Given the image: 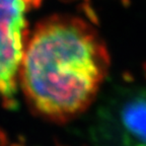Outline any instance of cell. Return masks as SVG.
<instances>
[{
    "instance_id": "3",
    "label": "cell",
    "mask_w": 146,
    "mask_h": 146,
    "mask_svg": "<svg viewBox=\"0 0 146 146\" xmlns=\"http://www.w3.org/2000/svg\"><path fill=\"white\" fill-rule=\"evenodd\" d=\"M42 0H0V96L15 92L27 34V14Z\"/></svg>"
},
{
    "instance_id": "2",
    "label": "cell",
    "mask_w": 146,
    "mask_h": 146,
    "mask_svg": "<svg viewBox=\"0 0 146 146\" xmlns=\"http://www.w3.org/2000/svg\"><path fill=\"white\" fill-rule=\"evenodd\" d=\"M90 133L96 146H146V89H120L104 100Z\"/></svg>"
},
{
    "instance_id": "1",
    "label": "cell",
    "mask_w": 146,
    "mask_h": 146,
    "mask_svg": "<svg viewBox=\"0 0 146 146\" xmlns=\"http://www.w3.org/2000/svg\"><path fill=\"white\" fill-rule=\"evenodd\" d=\"M109 67L107 47L90 23L54 15L27 36L18 81L36 114L63 123L94 103Z\"/></svg>"
}]
</instances>
